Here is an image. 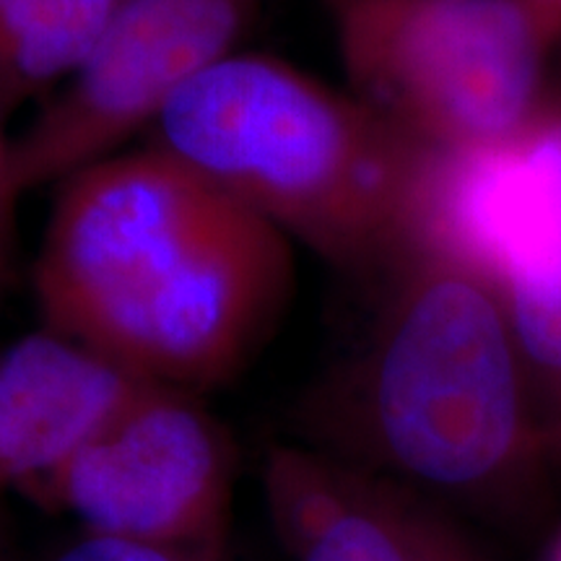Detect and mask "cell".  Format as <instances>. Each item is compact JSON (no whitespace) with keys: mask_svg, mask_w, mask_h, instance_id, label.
I'll return each mask as SVG.
<instances>
[{"mask_svg":"<svg viewBox=\"0 0 561 561\" xmlns=\"http://www.w3.org/2000/svg\"><path fill=\"white\" fill-rule=\"evenodd\" d=\"M32 280L47 331L195 392L234 377L276 328L291 242L149 144L60 182Z\"/></svg>","mask_w":561,"mask_h":561,"instance_id":"cell-1","label":"cell"},{"mask_svg":"<svg viewBox=\"0 0 561 561\" xmlns=\"http://www.w3.org/2000/svg\"><path fill=\"white\" fill-rule=\"evenodd\" d=\"M367 284V322L305 398L307 447L445 515L541 520L553 450L494 286L419 242Z\"/></svg>","mask_w":561,"mask_h":561,"instance_id":"cell-2","label":"cell"},{"mask_svg":"<svg viewBox=\"0 0 561 561\" xmlns=\"http://www.w3.org/2000/svg\"><path fill=\"white\" fill-rule=\"evenodd\" d=\"M151 146L286 240L359 278L416 240L432 151L351 91L263 53H234L151 125Z\"/></svg>","mask_w":561,"mask_h":561,"instance_id":"cell-3","label":"cell"},{"mask_svg":"<svg viewBox=\"0 0 561 561\" xmlns=\"http://www.w3.org/2000/svg\"><path fill=\"white\" fill-rule=\"evenodd\" d=\"M348 91L437 151L507 146L536 121L553 42L525 0H320Z\"/></svg>","mask_w":561,"mask_h":561,"instance_id":"cell-4","label":"cell"},{"mask_svg":"<svg viewBox=\"0 0 561 561\" xmlns=\"http://www.w3.org/2000/svg\"><path fill=\"white\" fill-rule=\"evenodd\" d=\"M430 229L500 294L533 413L561 455V96L512 144L442 161Z\"/></svg>","mask_w":561,"mask_h":561,"instance_id":"cell-5","label":"cell"},{"mask_svg":"<svg viewBox=\"0 0 561 561\" xmlns=\"http://www.w3.org/2000/svg\"><path fill=\"white\" fill-rule=\"evenodd\" d=\"M263 0H128L89 60L13 140L24 195L117 153L208 70L240 53Z\"/></svg>","mask_w":561,"mask_h":561,"instance_id":"cell-6","label":"cell"},{"mask_svg":"<svg viewBox=\"0 0 561 561\" xmlns=\"http://www.w3.org/2000/svg\"><path fill=\"white\" fill-rule=\"evenodd\" d=\"M234 453L187 390L146 382L39 483L83 530L221 559Z\"/></svg>","mask_w":561,"mask_h":561,"instance_id":"cell-7","label":"cell"},{"mask_svg":"<svg viewBox=\"0 0 561 561\" xmlns=\"http://www.w3.org/2000/svg\"><path fill=\"white\" fill-rule=\"evenodd\" d=\"M263 491L291 561H483L434 504L307 445L273 447Z\"/></svg>","mask_w":561,"mask_h":561,"instance_id":"cell-8","label":"cell"},{"mask_svg":"<svg viewBox=\"0 0 561 561\" xmlns=\"http://www.w3.org/2000/svg\"><path fill=\"white\" fill-rule=\"evenodd\" d=\"M144 385L47 328L0 351V494L39 486Z\"/></svg>","mask_w":561,"mask_h":561,"instance_id":"cell-9","label":"cell"},{"mask_svg":"<svg viewBox=\"0 0 561 561\" xmlns=\"http://www.w3.org/2000/svg\"><path fill=\"white\" fill-rule=\"evenodd\" d=\"M128 0H37L24 39L0 70L5 110L62 87L96 50Z\"/></svg>","mask_w":561,"mask_h":561,"instance_id":"cell-10","label":"cell"},{"mask_svg":"<svg viewBox=\"0 0 561 561\" xmlns=\"http://www.w3.org/2000/svg\"><path fill=\"white\" fill-rule=\"evenodd\" d=\"M50 561H221L195 557V553L164 549V546L125 541V538L100 536L83 530L76 541L62 546Z\"/></svg>","mask_w":561,"mask_h":561,"instance_id":"cell-11","label":"cell"},{"mask_svg":"<svg viewBox=\"0 0 561 561\" xmlns=\"http://www.w3.org/2000/svg\"><path fill=\"white\" fill-rule=\"evenodd\" d=\"M3 102H0V265L5 263L11 240H13V221H16V203L21 193L13 182V140L3 133Z\"/></svg>","mask_w":561,"mask_h":561,"instance_id":"cell-12","label":"cell"},{"mask_svg":"<svg viewBox=\"0 0 561 561\" xmlns=\"http://www.w3.org/2000/svg\"><path fill=\"white\" fill-rule=\"evenodd\" d=\"M37 0H0V70L24 39Z\"/></svg>","mask_w":561,"mask_h":561,"instance_id":"cell-13","label":"cell"},{"mask_svg":"<svg viewBox=\"0 0 561 561\" xmlns=\"http://www.w3.org/2000/svg\"><path fill=\"white\" fill-rule=\"evenodd\" d=\"M553 42L561 39V0H525Z\"/></svg>","mask_w":561,"mask_h":561,"instance_id":"cell-14","label":"cell"},{"mask_svg":"<svg viewBox=\"0 0 561 561\" xmlns=\"http://www.w3.org/2000/svg\"><path fill=\"white\" fill-rule=\"evenodd\" d=\"M546 561H561V525H559L557 536H553L549 551H546Z\"/></svg>","mask_w":561,"mask_h":561,"instance_id":"cell-15","label":"cell"},{"mask_svg":"<svg viewBox=\"0 0 561 561\" xmlns=\"http://www.w3.org/2000/svg\"><path fill=\"white\" fill-rule=\"evenodd\" d=\"M0 559H3V525H0Z\"/></svg>","mask_w":561,"mask_h":561,"instance_id":"cell-16","label":"cell"}]
</instances>
